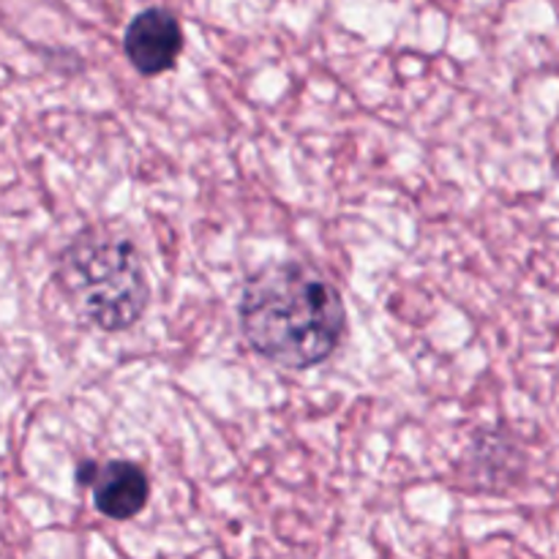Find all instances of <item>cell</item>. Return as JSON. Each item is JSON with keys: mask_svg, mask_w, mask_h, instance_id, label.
<instances>
[{"mask_svg": "<svg viewBox=\"0 0 559 559\" xmlns=\"http://www.w3.org/2000/svg\"><path fill=\"white\" fill-rule=\"evenodd\" d=\"M240 331L246 342L284 369H311L336 353L347 328L338 289L304 262H273L240 289Z\"/></svg>", "mask_w": 559, "mask_h": 559, "instance_id": "1", "label": "cell"}, {"mask_svg": "<svg viewBox=\"0 0 559 559\" xmlns=\"http://www.w3.org/2000/svg\"><path fill=\"white\" fill-rule=\"evenodd\" d=\"M76 484L91 486L96 511L112 522H129L140 516L151 497L147 475L126 459H112L104 464L87 459L76 467Z\"/></svg>", "mask_w": 559, "mask_h": 559, "instance_id": "3", "label": "cell"}, {"mask_svg": "<svg viewBox=\"0 0 559 559\" xmlns=\"http://www.w3.org/2000/svg\"><path fill=\"white\" fill-rule=\"evenodd\" d=\"M123 52L140 74L158 76L178 63L183 52V27L169 9H145L123 33Z\"/></svg>", "mask_w": 559, "mask_h": 559, "instance_id": "4", "label": "cell"}, {"mask_svg": "<svg viewBox=\"0 0 559 559\" xmlns=\"http://www.w3.org/2000/svg\"><path fill=\"white\" fill-rule=\"evenodd\" d=\"M58 278L80 314L109 333L136 325L151 298L134 240L109 227L82 229L60 254Z\"/></svg>", "mask_w": 559, "mask_h": 559, "instance_id": "2", "label": "cell"}]
</instances>
